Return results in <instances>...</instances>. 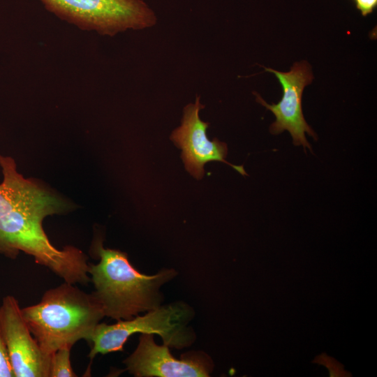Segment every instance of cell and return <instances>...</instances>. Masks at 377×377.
Returning a JSON list of instances; mask_svg holds the SVG:
<instances>
[{
    "label": "cell",
    "instance_id": "cell-13",
    "mask_svg": "<svg viewBox=\"0 0 377 377\" xmlns=\"http://www.w3.org/2000/svg\"><path fill=\"white\" fill-rule=\"evenodd\" d=\"M362 16L372 13L377 6V0H353Z\"/></svg>",
    "mask_w": 377,
    "mask_h": 377
},
{
    "label": "cell",
    "instance_id": "cell-10",
    "mask_svg": "<svg viewBox=\"0 0 377 377\" xmlns=\"http://www.w3.org/2000/svg\"><path fill=\"white\" fill-rule=\"evenodd\" d=\"M3 181L0 184V218L8 213L22 198L32 192L38 184L17 172L13 158L0 155ZM0 253L6 252L0 243Z\"/></svg>",
    "mask_w": 377,
    "mask_h": 377
},
{
    "label": "cell",
    "instance_id": "cell-12",
    "mask_svg": "<svg viewBox=\"0 0 377 377\" xmlns=\"http://www.w3.org/2000/svg\"><path fill=\"white\" fill-rule=\"evenodd\" d=\"M13 376L15 377L0 325V377Z\"/></svg>",
    "mask_w": 377,
    "mask_h": 377
},
{
    "label": "cell",
    "instance_id": "cell-11",
    "mask_svg": "<svg viewBox=\"0 0 377 377\" xmlns=\"http://www.w3.org/2000/svg\"><path fill=\"white\" fill-rule=\"evenodd\" d=\"M71 348L65 347L51 355L50 377H75L71 363Z\"/></svg>",
    "mask_w": 377,
    "mask_h": 377
},
{
    "label": "cell",
    "instance_id": "cell-3",
    "mask_svg": "<svg viewBox=\"0 0 377 377\" xmlns=\"http://www.w3.org/2000/svg\"><path fill=\"white\" fill-rule=\"evenodd\" d=\"M74 285L65 282L47 290L36 304L22 309L31 333L46 354L71 348L80 339L88 341L105 316L94 295Z\"/></svg>",
    "mask_w": 377,
    "mask_h": 377
},
{
    "label": "cell",
    "instance_id": "cell-5",
    "mask_svg": "<svg viewBox=\"0 0 377 377\" xmlns=\"http://www.w3.org/2000/svg\"><path fill=\"white\" fill-rule=\"evenodd\" d=\"M58 17L82 30L114 36L156 25L154 10L143 0H40Z\"/></svg>",
    "mask_w": 377,
    "mask_h": 377
},
{
    "label": "cell",
    "instance_id": "cell-9",
    "mask_svg": "<svg viewBox=\"0 0 377 377\" xmlns=\"http://www.w3.org/2000/svg\"><path fill=\"white\" fill-rule=\"evenodd\" d=\"M204 108L200 97L197 96L193 103L185 106L180 126L175 129L170 139L181 148L182 158L186 170L196 179L205 174L204 165L209 161H221L235 168L242 175L246 173L242 165H235L226 161L228 147L217 138L209 140L207 135L209 123L200 117Z\"/></svg>",
    "mask_w": 377,
    "mask_h": 377
},
{
    "label": "cell",
    "instance_id": "cell-7",
    "mask_svg": "<svg viewBox=\"0 0 377 377\" xmlns=\"http://www.w3.org/2000/svg\"><path fill=\"white\" fill-rule=\"evenodd\" d=\"M0 325L15 377H50L51 355L41 350L13 296L3 299Z\"/></svg>",
    "mask_w": 377,
    "mask_h": 377
},
{
    "label": "cell",
    "instance_id": "cell-6",
    "mask_svg": "<svg viewBox=\"0 0 377 377\" xmlns=\"http://www.w3.org/2000/svg\"><path fill=\"white\" fill-rule=\"evenodd\" d=\"M266 71L275 75L280 82L283 96L276 104L267 103L256 93V101L273 112L276 120L269 127L272 134H279L288 131L292 136L293 144L296 146L311 149L306 139L305 133L317 140L313 130L306 123L302 112V98L304 89L312 82L313 76L309 64L302 61L295 63L288 72L265 68Z\"/></svg>",
    "mask_w": 377,
    "mask_h": 377
},
{
    "label": "cell",
    "instance_id": "cell-8",
    "mask_svg": "<svg viewBox=\"0 0 377 377\" xmlns=\"http://www.w3.org/2000/svg\"><path fill=\"white\" fill-rule=\"evenodd\" d=\"M124 364L136 377H207L213 369L212 361L205 353L191 351L177 359L170 353L169 346L156 344L151 334H141L136 349Z\"/></svg>",
    "mask_w": 377,
    "mask_h": 377
},
{
    "label": "cell",
    "instance_id": "cell-1",
    "mask_svg": "<svg viewBox=\"0 0 377 377\" xmlns=\"http://www.w3.org/2000/svg\"><path fill=\"white\" fill-rule=\"evenodd\" d=\"M64 207L61 199L52 194L22 198L0 218V243L8 257L15 258L20 251H24L65 282L86 285L90 279L87 256L72 246L57 249L43 228V219L63 210Z\"/></svg>",
    "mask_w": 377,
    "mask_h": 377
},
{
    "label": "cell",
    "instance_id": "cell-2",
    "mask_svg": "<svg viewBox=\"0 0 377 377\" xmlns=\"http://www.w3.org/2000/svg\"><path fill=\"white\" fill-rule=\"evenodd\" d=\"M95 246L100 261L89 264L88 272L95 288L92 294L105 316L126 320L160 306V288L177 275L175 270L165 268L147 275L131 265L126 253L105 249L101 242Z\"/></svg>",
    "mask_w": 377,
    "mask_h": 377
},
{
    "label": "cell",
    "instance_id": "cell-4",
    "mask_svg": "<svg viewBox=\"0 0 377 377\" xmlns=\"http://www.w3.org/2000/svg\"><path fill=\"white\" fill-rule=\"evenodd\" d=\"M147 311L112 325L98 323L87 341L91 344L89 357L92 360L97 354L124 351V343L136 333L157 334L163 344L176 348L187 347L194 341L192 330L186 327L191 312L184 304L158 306Z\"/></svg>",
    "mask_w": 377,
    "mask_h": 377
}]
</instances>
